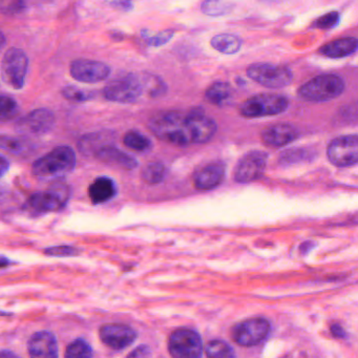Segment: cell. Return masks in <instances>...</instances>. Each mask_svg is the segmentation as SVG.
Returning a JSON list of instances; mask_svg holds the SVG:
<instances>
[{"label": "cell", "mask_w": 358, "mask_h": 358, "mask_svg": "<svg viewBox=\"0 0 358 358\" xmlns=\"http://www.w3.org/2000/svg\"><path fill=\"white\" fill-rule=\"evenodd\" d=\"M149 127L159 139L180 146L208 142L216 131V122L201 108L162 112L149 120Z\"/></svg>", "instance_id": "cell-1"}, {"label": "cell", "mask_w": 358, "mask_h": 358, "mask_svg": "<svg viewBox=\"0 0 358 358\" xmlns=\"http://www.w3.org/2000/svg\"><path fill=\"white\" fill-rule=\"evenodd\" d=\"M76 165V153L70 146H58L43 155L33 164L35 176L53 178L68 174Z\"/></svg>", "instance_id": "cell-2"}, {"label": "cell", "mask_w": 358, "mask_h": 358, "mask_svg": "<svg viewBox=\"0 0 358 358\" xmlns=\"http://www.w3.org/2000/svg\"><path fill=\"white\" fill-rule=\"evenodd\" d=\"M345 90V81L335 74L320 75L306 82L298 90V96L310 102H327L340 97Z\"/></svg>", "instance_id": "cell-3"}, {"label": "cell", "mask_w": 358, "mask_h": 358, "mask_svg": "<svg viewBox=\"0 0 358 358\" xmlns=\"http://www.w3.org/2000/svg\"><path fill=\"white\" fill-rule=\"evenodd\" d=\"M289 101L284 96L261 94L244 101L240 106V114L245 118H261L284 113Z\"/></svg>", "instance_id": "cell-4"}, {"label": "cell", "mask_w": 358, "mask_h": 358, "mask_svg": "<svg viewBox=\"0 0 358 358\" xmlns=\"http://www.w3.org/2000/svg\"><path fill=\"white\" fill-rule=\"evenodd\" d=\"M70 199V188L64 183H56L45 192L29 196L27 209L33 214H47L62 209Z\"/></svg>", "instance_id": "cell-5"}, {"label": "cell", "mask_w": 358, "mask_h": 358, "mask_svg": "<svg viewBox=\"0 0 358 358\" xmlns=\"http://www.w3.org/2000/svg\"><path fill=\"white\" fill-rule=\"evenodd\" d=\"M144 92L142 77L140 75L129 74L118 77L107 84L104 88L103 96L105 99L117 103H133Z\"/></svg>", "instance_id": "cell-6"}, {"label": "cell", "mask_w": 358, "mask_h": 358, "mask_svg": "<svg viewBox=\"0 0 358 358\" xmlns=\"http://www.w3.org/2000/svg\"><path fill=\"white\" fill-rule=\"evenodd\" d=\"M27 66L29 60L25 53L21 49H10L5 52L0 64L3 81L14 90H21L25 86Z\"/></svg>", "instance_id": "cell-7"}, {"label": "cell", "mask_w": 358, "mask_h": 358, "mask_svg": "<svg viewBox=\"0 0 358 358\" xmlns=\"http://www.w3.org/2000/svg\"><path fill=\"white\" fill-rule=\"evenodd\" d=\"M247 75L253 81L269 88H286L293 79L288 68L271 64H253L248 68Z\"/></svg>", "instance_id": "cell-8"}, {"label": "cell", "mask_w": 358, "mask_h": 358, "mask_svg": "<svg viewBox=\"0 0 358 358\" xmlns=\"http://www.w3.org/2000/svg\"><path fill=\"white\" fill-rule=\"evenodd\" d=\"M168 351L177 358H196L203 353L202 338L192 329H179L171 334Z\"/></svg>", "instance_id": "cell-9"}, {"label": "cell", "mask_w": 358, "mask_h": 358, "mask_svg": "<svg viewBox=\"0 0 358 358\" xmlns=\"http://www.w3.org/2000/svg\"><path fill=\"white\" fill-rule=\"evenodd\" d=\"M270 332L268 320L261 318H253L240 322L232 329L231 336L238 345L253 347L263 342Z\"/></svg>", "instance_id": "cell-10"}, {"label": "cell", "mask_w": 358, "mask_h": 358, "mask_svg": "<svg viewBox=\"0 0 358 358\" xmlns=\"http://www.w3.org/2000/svg\"><path fill=\"white\" fill-rule=\"evenodd\" d=\"M328 158L337 167L354 166L358 162V137L356 135L340 136L328 146Z\"/></svg>", "instance_id": "cell-11"}, {"label": "cell", "mask_w": 358, "mask_h": 358, "mask_svg": "<svg viewBox=\"0 0 358 358\" xmlns=\"http://www.w3.org/2000/svg\"><path fill=\"white\" fill-rule=\"evenodd\" d=\"M268 155L264 151H253L246 153L239 161L235 170V179L239 183H251L263 176L267 167Z\"/></svg>", "instance_id": "cell-12"}, {"label": "cell", "mask_w": 358, "mask_h": 358, "mask_svg": "<svg viewBox=\"0 0 358 358\" xmlns=\"http://www.w3.org/2000/svg\"><path fill=\"white\" fill-rule=\"evenodd\" d=\"M71 75L82 84H98L110 76L111 68L107 64L95 60H75L71 64Z\"/></svg>", "instance_id": "cell-13"}, {"label": "cell", "mask_w": 358, "mask_h": 358, "mask_svg": "<svg viewBox=\"0 0 358 358\" xmlns=\"http://www.w3.org/2000/svg\"><path fill=\"white\" fill-rule=\"evenodd\" d=\"M100 340L104 345L114 350H123L137 340L138 334L127 324H105L100 329Z\"/></svg>", "instance_id": "cell-14"}, {"label": "cell", "mask_w": 358, "mask_h": 358, "mask_svg": "<svg viewBox=\"0 0 358 358\" xmlns=\"http://www.w3.org/2000/svg\"><path fill=\"white\" fill-rule=\"evenodd\" d=\"M54 114L47 108H39L23 118L17 127L21 133L40 136L49 133L54 127Z\"/></svg>", "instance_id": "cell-15"}, {"label": "cell", "mask_w": 358, "mask_h": 358, "mask_svg": "<svg viewBox=\"0 0 358 358\" xmlns=\"http://www.w3.org/2000/svg\"><path fill=\"white\" fill-rule=\"evenodd\" d=\"M226 166L223 162H212L202 167L194 176V186L199 190H212L225 179Z\"/></svg>", "instance_id": "cell-16"}, {"label": "cell", "mask_w": 358, "mask_h": 358, "mask_svg": "<svg viewBox=\"0 0 358 358\" xmlns=\"http://www.w3.org/2000/svg\"><path fill=\"white\" fill-rule=\"evenodd\" d=\"M298 131L291 124L279 123L264 129L261 140L271 147H283L298 139Z\"/></svg>", "instance_id": "cell-17"}, {"label": "cell", "mask_w": 358, "mask_h": 358, "mask_svg": "<svg viewBox=\"0 0 358 358\" xmlns=\"http://www.w3.org/2000/svg\"><path fill=\"white\" fill-rule=\"evenodd\" d=\"M29 355L32 357H57L58 344L52 332L41 331L29 338L27 344Z\"/></svg>", "instance_id": "cell-18"}, {"label": "cell", "mask_w": 358, "mask_h": 358, "mask_svg": "<svg viewBox=\"0 0 358 358\" xmlns=\"http://www.w3.org/2000/svg\"><path fill=\"white\" fill-rule=\"evenodd\" d=\"M95 158L100 162L112 165V166L127 169V170L136 168L138 165L137 160L133 159V157L108 144L96 151Z\"/></svg>", "instance_id": "cell-19"}, {"label": "cell", "mask_w": 358, "mask_h": 358, "mask_svg": "<svg viewBox=\"0 0 358 358\" xmlns=\"http://www.w3.org/2000/svg\"><path fill=\"white\" fill-rule=\"evenodd\" d=\"M358 41L354 37L337 39L327 43L320 49V53L324 57L332 59L345 58L357 51Z\"/></svg>", "instance_id": "cell-20"}, {"label": "cell", "mask_w": 358, "mask_h": 358, "mask_svg": "<svg viewBox=\"0 0 358 358\" xmlns=\"http://www.w3.org/2000/svg\"><path fill=\"white\" fill-rule=\"evenodd\" d=\"M117 194V186L112 179L100 177L90 184L88 196L94 204L105 203Z\"/></svg>", "instance_id": "cell-21"}, {"label": "cell", "mask_w": 358, "mask_h": 358, "mask_svg": "<svg viewBox=\"0 0 358 358\" xmlns=\"http://www.w3.org/2000/svg\"><path fill=\"white\" fill-rule=\"evenodd\" d=\"M212 47L222 54L232 55L239 52L242 41L235 35L220 34L212 39Z\"/></svg>", "instance_id": "cell-22"}, {"label": "cell", "mask_w": 358, "mask_h": 358, "mask_svg": "<svg viewBox=\"0 0 358 358\" xmlns=\"http://www.w3.org/2000/svg\"><path fill=\"white\" fill-rule=\"evenodd\" d=\"M232 90L226 82H216L206 90L205 98L214 105H224L231 98Z\"/></svg>", "instance_id": "cell-23"}, {"label": "cell", "mask_w": 358, "mask_h": 358, "mask_svg": "<svg viewBox=\"0 0 358 358\" xmlns=\"http://www.w3.org/2000/svg\"><path fill=\"white\" fill-rule=\"evenodd\" d=\"M123 142L125 146L133 151H140V153L149 151L151 147V140L137 131H131L125 133Z\"/></svg>", "instance_id": "cell-24"}, {"label": "cell", "mask_w": 358, "mask_h": 358, "mask_svg": "<svg viewBox=\"0 0 358 358\" xmlns=\"http://www.w3.org/2000/svg\"><path fill=\"white\" fill-rule=\"evenodd\" d=\"M0 149L14 155H25L29 151V146L25 141L18 138L0 136Z\"/></svg>", "instance_id": "cell-25"}, {"label": "cell", "mask_w": 358, "mask_h": 358, "mask_svg": "<svg viewBox=\"0 0 358 358\" xmlns=\"http://www.w3.org/2000/svg\"><path fill=\"white\" fill-rule=\"evenodd\" d=\"M106 139L104 133H92L82 138L79 142V149L82 153H92L95 155L96 151H99L101 147L107 144H103V140Z\"/></svg>", "instance_id": "cell-26"}, {"label": "cell", "mask_w": 358, "mask_h": 358, "mask_svg": "<svg viewBox=\"0 0 358 358\" xmlns=\"http://www.w3.org/2000/svg\"><path fill=\"white\" fill-rule=\"evenodd\" d=\"M231 5L224 0H204L201 10L205 15L212 17H219L226 15L231 11Z\"/></svg>", "instance_id": "cell-27"}, {"label": "cell", "mask_w": 358, "mask_h": 358, "mask_svg": "<svg viewBox=\"0 0 358 358\" xmlns=\"http://www.w3.org/2000/svg\"><path fill=\"white\" fill-rule=\"evenodd\" d=\"M19 113L16 100L9 96H0V122L15 119Z\"/></svg>", "instance_id": "cell-28"}, {"label": "cell", "mask_w": 358, "mask_h": 358, "mask_svg": "<svg viewBox=\"0 0 358 358\" xmlns=\"http://www.w3.org/2000/svg\"><path fill=\"white\" fill-rule=\"evenodd\" d=\"M166 175V168L162 163L153 162L146 165L142 171V178L149 184L162 182Z\"/></svg>", "instance_id": "cell-29"}, {"label": "cell", "mask_w": 358, "mask_h": 358, "mask_svg": "<svg viewBox=\"0 0 358 358\" xmlns=\"http://www.w3.org/2000/svg\"><path fill=\"white\" fill-rule=\"evenodd\" d=\"M206 354L209 357H233L235 356V351L232 349L231 346L223 340H212L206 346Z\"/></svg>", "instance_id": "cell-30"}, {"label": "cell", "mask_w": 358, "mask_h": 358, "mask_svg": "<svg viewBox=\"0 0 358 358\" xmlns=\"http://www.w3.org/2000/svg\"><path fill=\"white\" fill-rule=\"evenodd\" d=\"M92 356V347L84 340H76L66 348V357L88 358Z\"/></svg>", "instance_id": "cell-31"}, {"label": "cell", "mask_w": 358, "mask_h": 358, "mask_svg": "<svg viewBox=\"0 0 358 358\" xmlns=\"http://www.w3.org/2000/svg\"><path fill=\"white\" fill-rule=\"evenodd\" d=\"M61 94L66 100L74 102H86L95 97V92L92 90H81L76 86H66Z\"/></svg>", "instance_id": "cell-32"}, {"label": "cell", "mask_w": 358, "mask_h": 358, "mask_svg": "<svg viewBox=\"0 0 358 358\" xmlns=\"http://www.w3.org/2000/svg\"><path fill=\"white\" fill-rule=\"evenodd\" d=\"M25 0H0V12L7 16H14L25 10Z\"/></svg>", "instance_id": "cell-33"}, {"label": "cell", "mask_w": 358, "mask_h": 358, "mask_svg": "<svg viewBox=\"0 0 358 358\" xmlns=\"http://www.w3.org/2000/svg\"><path fill=\"white\" fill-rule=\"evenodd\" d=\"M340 13L336 11H332L320 17V18L314 23V27H318V29H333V27H335L336 25L340 23Z\"/></svg>", "instance_id": "cell-34"}, {"label": "cell", "mask_w": 358, "mask_h": 358, "mask_svg": "<svg viewBox=\"0 0 358 358\" xmlns=\"http://www.w3.org/2000/svg\"><path fill=\"white\" fill-rule=\"evenodd\" d=\"M44 253L51 257H75V255H79V251L72 246L61 245L47 248Z\"/></svg>", "instance_id": "cell-35"}, {"label": "cell", "mask_w": 358, "mask_h": 358, "mask_svg": "<svg viewBox=\"0 0 358 358\" xmlns=\"http://www.w3.org/2000/svg\"><path fill=\"white\" fill-rule=\"evenodd\" d=\"M172 37H174V32L170 29H166V31L153 34V36H147L146 42L151 47H160V45L166 44Z\"/></svg>", "instance_id": "cell-36"}, {"label": "cell", "mask_w": 358, "mask_h": 358, "mask_svg": "<svg viewBox=\"0 0 358 358\" xmlns=\"http://www.w3.org/2000/svg\"><path fill=\"white\" fill-rule=\"evenodd\" d=\"M129 356V357H147V356H151V350L147 346H140Z\"/></svg>", "instance_id": "cell-37"}, {"label": "cell", "mask_w": 358, "mask_h": 358, "mask_svg": "<svg viewBox=\"0 0 358 358\" xmlns=\"http://www.w3.org/2000/svg\"><path fill=\"white\" fill-rule=\"evenodd\" d=\"M332 335L335 336L336 338H346L347 332L342 329V327L340 324H334L331 326Z\"/></svg>", "instance_id": "cell-38"}, {"label": "cell", "mask_w": 358, "mask_h": 358, "mask_svg": "<svg viewBox=\"0 0 358 358\" xmlns=\"http://www.w3.org/2000/svg\"><path fill=\"white\" fill-rule=\"evenodd\" d=\"M9 161H8L7 159L3 158V157H1V155H0V178H1V177H3V175H5L8 170H9Z\"/></svg>", "instance_id": "cell-39"}, {"label": "cell", "mask_w": 358, "mask_h": 358, "mask_svg": "<svg viewBox=\"0 0 358 358\" xmlns=\"http://www.w3.org/2000/svg\"><path fill=\"white\" fill-rule=\"evenodd\" d=\"M16 354L9 351V350H3V351H0V357H16Z\"/></svg>", "instance_id": "cell-40"}, {"label": "cell", "mask_w": 358, "mask_h": 358, "mask_svg": "<svg viewBox=\"0 0 358 358\" xmlns=\"http://www.w3.org/2000/svg\"><path fill=\"white\" fill-rule=\"evenodd\" d=\"M107 3H113V5H127V3H131V0H106Z\"/></svg>", "instance_id": "cell-41"}, {"label": "cell", "mask_w": 358, "mask_h": 358, "mask_svg": "<svg viewBox=\"0 0 358 358\" xmlns=\"http://www.w3.org/2000/svg\"><path fill=\"white\" fill-rule=\"evenodd\" d=\"M10 264H11V261L9 259H7L5 257H0V268L8 267Z\"/></svg>", "instance_id": "cell-42"}, {"label": "cell", "mask_w": 358, "mask_h": 358, "mask_svg": "<svg viewBox=\"0 0 358 358\" xmlns=\"http://www.w3.org/2000/svg\"><path fill=\"white\" fill-rule=\"evenodd\" d=\"M5 37L3 33L0 32V50L5 47Z\"/></svg>", "instance_id": "cell-43"}, {"label": "cell", "mask_w": 358, "mask_h": 358, "mask_svg": "<svg viewBox=\"0 0 358 358\" xmlns=\"http://www.w3.org/2000/svg\"><path fill=\"white\" fill-rule=\"evenodd\" d=\"M263 1H266V3H281V1H284V0H263Z\"/></svg>", "instance_id": "cell-44"}]
</instances>
